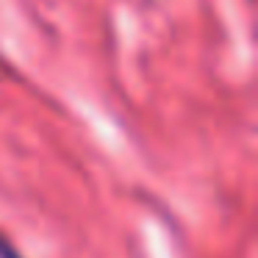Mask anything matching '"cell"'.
I'll list each match as a JSON object with an SVG mask.
<instances>
[{
    "mask_svg": "<svg viewBox=\"0 0 258 258\" xmlns=\"http://www.w3.org/2000/svg\"><path fill=\"white\" fill-rule=\"evenodd\" d=\"M0 258H23V255H20V252L14 250L6 239H0Z\"/></svg>",
    "mask_w": 258,
    "mask_h": 258,
    "instance_id": "obj_1",
    "label": "cell"
}]
</instances>
